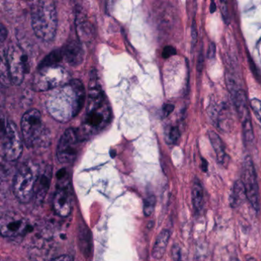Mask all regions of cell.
I'll return each instance as SVG.
<instances>
[{
    "instance_id": "6da1fadb",
    "label": "cell",
    "mask_w": 261,
    "mask_h": 261,
    "mask_svg": "<svg viewBox=\"0 0 261 261\" xmlns=\"http://www.w3.org/2000/svg\"><path fill=\"white\" fill-rule=\"evenodd\" d=\"M111 120V109L106 96L99 85L95 74H91L86 113L79 134L85 141L103 131Z\"/></svg>"
},
{
    "instance_id": "7a4b0ae2",
    "label": "cell",
    "mask_w": 261,
    "mask_h": 261,
    "mask_svg": "<svg viewBox=\"0 0 261 261\" xmlns=\"http://www.w3.org/2000/svg\"><path fill=\"white\" fill-rule=\"evenodd\" d=\"M85 98L86 92L82 82L71 80L51 93L47 99V110L53 118L61 123H66L80 112Z\"/></svg>"
},
{
    "instance_id": "3957f363",
    "label": "cell",
    "mask_w": 261,
    "mask_h": 261,
    "mask_svg": "<svg viewBox=\"0 0 261 261\" xmlns=\"http://www.w3.org/2000/svg\"><path fill=\"white\" fill-rule=\"evenodd\" d=\"M31 20L33 31L39 39L48 42L55 39L58 19L54 2L50 0L33 2Z\"/></svg>"
},
{
    "instance_id": "277c9868",
    "label": "cell",
    "mask_w": 261,
    "mask_h": 261,
    "mask_svg": "<svg viewBox=\"0 0 261 261\" xmlns=\"http://www.w3.org/2000/svg\"><path fill=\"white\" fill-rule=\"evenodd\" d=\"M21 129L27 147L48 146L50 133L45 127L42 114L38 110H30L24 114L21 122Z\"/></svg>"
},
{
    "instance_id": "5b68a950",
    "label": "cell",
    "mask_w": 261,
    "mask_h": 261,
    "mask_svg": "<svg viewBox=\"0 0 261 261\" xmlns=\"http://www.w3.org/2000/svg\"><path fill=\"white\" fill-rule=\"evenodd\" d=\"M68 71L60 65L39 68L33 77V88L36 91H47L64 86L71 82Z\"/></svg>"
},
{
    "instance_id": "8992f818",
    "label": "cell",
    "mask_w": 261,
    "mask_h": 261,
    "mask_svg": "<svg viewBox=\"0 0 261 261\" xmlns=\"http://www.w3.org/2000/svg\"><path fill=\"white\" fill-rule=\"evenodd\" d=\"M2 156L9 162L16 161L22 152V142L16 125L2 117L0 131Z\"/></svg>"
},
{
    "instance_id": "52a82bcc",
    "label": "cell",
    "mask_w": 261,
    "mask_h": 261,
    "mask_svg": "<svg viewBox=\"0 0 261 261\" xmlns=\"http://www.w3.org/2000/svg\"><path fill=\"white\" fill-rule=\"evenodd\" d=\"M38 176L31 164L20 166L13 182V191L16 198L22 203H28L35 195Z\"/></svg>"
},
{
    "instance_id": "ba28073f",
    "label": "cell",
    "mask_w": 261,
    "mask_h": 261,
    "mask_svg": "<svg viewBox=\"0 0 261 261\" xmlns=\"http://www.w3.org/2000/svg\"><path fill=\"white\" fill-rule=\"evenodd\" d=\"M6 54L12 82L19 85L30 71L28 57L23 50L16 45H10L9 49L6 51Z\"/></svg>"
},
{
    "instance_id": "9c48e42d",
    "label": "cell",
    "mask_w": 261,
    "mask_h": 261,
    "mask_svg": "<svg viewBox=\"0 0 261 261\" xmlns=\"http://www.w3.org/2000/svg\"><path fill=\"white\" fill-rule=\"evenodd\" d=\"M83 142L79 129L70 128L64 133L57 147V158L61 163H71L77 158L79 144Z\"/></svg>"
},
{
    "instance_id": "30bf717a",
    "label": "cell",
    "mask_w": 261,
    "mask_h": 261,
    "mask_svg": "<svg viewBox=\"0 0 261 261\" xmlns=\"http://www.w3.org/2000/svg\"><path fill=\"white\" fill-rule=\"evenodd\" d=\"M241 181L245 189L247 199L250 201L253 208L259 212L260 209L259 188L253 161L250 156H247L243 163L242 179Z\"/></svg>"
},
{
    "instance_id": "8fae6325",
    "label": "cell",
    "mask_w": 261,
    "mask_h": 261,
    "mask_svg": "<svg viewBox=\"0 0 261 261\" xmlns=\"http://www.w3.org/2000/svg\"><path fill=\"white\" fill-rule=\"evenodd\" d=\"M27 220L14 212L4 214L0 220V231L3 237L14 238L25 234L28 231Z\"/></svg>"
},
{
    "instance_id": "7c38bea8",
    "label": "cell",
    "mask_w": 261,
    "mask_h": 261,
    "mask_svg": "<svg viewBox=\"0 0 261 261\" xmlns=\"http://www.w3.org/2000/svg\"><path fill=\"white\" fill-rule=\"evenodd\" d=\"M53 209L58 216L66 218L71 212V200L68 188L59 186L53 201Z\"/></svg>"
},
{
    "instance_id": "4fadbf2b",
    "label": "cell",
    "mask_w": 261,
    "mask_h": 261,
    "mask_svg": "<svg viewBox=\"0 0 261 261\" xmlns=\"http://www.w3.org/2000/svg\"><path fill=\"white\" fill-rule=\"evenodd\" d=\"M63 59L71 66H79L84 60L83 47L79 41H71L62 49Z\"/></svg>"
},
{
    "instance_id": "5bb4252c",
    "label": "cell",
    "mask_w": 261,
    "mask_h": 261,
    "mask_svg": "<svg viewBox=\"0 0 261 261\" xmlns=\"http://www.w3.org/2000/svg\"><path fill=\"white\" fill-rule=\"evenodd\" d=\"M53 178V168L51 166H46L43 172L38 176L35 190V198L37 203H42L45 199L51 184Z\"/></svg>"
},
{
    "instance_id": "9a60e30c",
    "label": "cell",
    "mask_w": 261,
    "mask_h": 261,
    "mask_svg": "<svg viewBox=\"0 0 261 261\" xmlns=\"http://www.w3.org/2000/svg\"><path fill=\"white\" fill-rule=\"evenodd\" d=\"M75 24L79 39L83 42L91 41L94 36V27L82 12H77L76 15Z\"/></svg>"
},
{
    "instance_id": "2e32d148",
    "label": "cell",
    "mask_w": 261,
    "mask_h": 261,
    "mask_svg": "<svg viewBox=\"0 0 261 261\" xmlns=\"http://www.w3.org/2000/svg\"><path fill=\"white\" fill-rule=\"evenodd\" d=\"M233 102H234L237 112H238V117H239L241 123L250 120L247 95L243 90L239 89L233 98Z\"/></svg>"
},
{
    "instance_id": "e0dca14e",
    "label": "cell",
    "mask_w": 261,
    "mask_h": 261,
    "mask_svg": "<svg viewBox=\"0 0 261 261\" xmlns=\"http://www.w3.org/2000/svg\"><path fill=\"white\" fill-rule=\"evenodd\" d=\"M169 239H170V232L169 230L165 229L160 232V234L157 236L153 248H152V257L160 259L164 256Z\"/></svg>"
},
{
    "instance_id": "ac0fdd59",
    "label": "cell",
    "mask_w": 261,
    "mask_h": 261,
    "mask_svg": "<svg viewBox=\"0 0 261 261\" xmlns=\"http://www.w3.org/2000/svg\"><path fill=\"white\" fill-rule=\"evenodd\" d=\"M208 137L215 154H216L217 160L220 164H224L227 155H226L225 149H224L222 140L220 138L219 136L214 131H209Z\"/></svg>"
},
{
    "instance_id": "d6986e66",
    "label": "cell",
    "mask_w": 261,
    "mask_h": 261,
    "mask_svg": "<svg viewBox=\"0 0 261 261\" xmlns=\"http://www.w3.org/2000/svg\"><path fill=\"white\" fill-rule=\"evenodd\" d=\"M246 198H247V195H246L244 185L241 180H238L234 183L233 191L230 195V205L233 207H238L244 202Z\"/></svg>"
},
{
    "instance_id": "ffe728a7",
    "label": "cell",
    "mask_w": 261,
    "mask_h": 261,
    "mask_svg": "<svg viewBox=\"0 0 261 261\" xmlns=\"http://www.w3.org/2000/svg\"><path fill=\"white\" fill-rule=\"evenodd\" d=\"M79 244L82 252L85 256L91 253V237L89 229L85 225H81L79 230Z\"/></svg>"
},
{
    "instance_id": "44dd1931",
    "label": "cell",
    "mask_w": 261,
    "mask_h": 261,
    "mask_svg": "<svg viewBox=\"0 0 261 261\" xmlns=\"http://www.w3.org/2000/svg\"><path fill=\"white\" fill-rule=\"evenodd\" d=\"M192 204L196 211L201 210L204 201V191L199 180L194 181L192 188Z\"/></svg>"
},
{
    "instance_id": "7402d4cb",
    "label": "cell",
    "mask_w": 261,
    "mask_h": 261,
    "mask_svg": "<svg viewBox=\"0 0 261 261\" xmlns=\"http://www.w3.org/2000/svg\"><path fill=\"white\" fill-rule=\"evenodd\" d=\"M0 79L3 85H9L12 82L10 77V69H9L8 62H7V54L6 51H2L1 56V65H0Z\"/></svg>"
},
{
    "instance_id": "603a6c76",
    "label": "cell",
    "mask_w": 261,
    "mask_h": 261,
    "mask_svg": "<svg viewBox=\"0 0 261 261\" xmlns=\"http://www.w3.org/2000/svg\"><path fill=\"white\" fill-rule=\"evenodd\" d=\"M63 59V54H62V50H56L50 53L48 56L43 59L39 68H43V67L53 66V65H58V63Z\"/></svg>"
},
{
    "instance_id": "cb8c5ba5",
    "label": "cell",
    "mask_w": 261,
    "mask_h": 261,
    "mask_svg": "<svg viewBox=\"0 0 261 261\" xmlns=\"http://www.w3.org/2000/svg\"><path fill=\"white\" fill-rule=\"evenodd\" d=\"M241 124H242L243 137H244V142L247 144H252L254 140V133H253L251 120L243 122Z\"/></svg>"
},
{
    "instance_id": "d4e9b609",
    "label": "cell",
    "mask_w": 261,
    "mask_h": 261,
    "mask_svg": "<svg viewBox=\"0 0 261 261\" xmlns=\"http://www.w3.org/2000/svg\"><path fill=\"white\" fill-rule=\"evenodd\" d=\"M155 204H156V198L154 195H150L144 200L143 213H144L145 216H150L153 213Z\"/></svg>"
},
{
    "instance_id": "484cf974",
    "label": "cell",
    "mask_w": 261,
    "mask_h": 261,
    "mask_svg": "<svg viewBox=\"0 0 261 261\" xmlns=\"http://www.w3.org/2000/svg\"><path fill=\"white\" fill-rule=\"evenodd\" d=\"M226 82H227V88H228L229 92L231 94V97L234 98L236 96L237 93L239 91V88L237 87L236 81L233 76L230 75V74H227L226 76Z\"/></svg>"
},
{
    "instance_id": "4316f807",
    "label": "cell",
    "mask_w": 261,
    "mask_h": 261,
    "mask_svg": "<svg viewBox=\"0 0 261 261\" xmlns=\"http://www.w3.org/2000/svg\"><path fill=\"white\" fill-rule=\"evenodd\" d=\"M179 137L180 132L177 127H171L166 134V140L170 144L176 143Z\"/></svg>"
},
{
    "instance_id": "83f0119b",
    "label": "cell",
    "mask_w": 261,
    "mask_h": 261,
    "mask_svg": "<svg viewBox=\"0 0 261 261\" xmlns=\"http://www.w3.org/2000/svg\"><path fill=\"white\" fill-rule=\"evenodd\" d=\"M250 107L256 115V118L261 123V100L256 98L252 99L250 100Z\"/></svg>"
},
{
    "instance_id": "f1b7e54d",
    "label": "cell",
    "mask_w": 261,
    "mask_h": 261,
    "mask_svg": "<svg viewBox=\"0 0 261 261\" xmlns=\"http://www.w3.org/2000/svg\"><path fill=\"white\" fill-rule=\"evenodd\" d=\"M220 10H221V15H222L223 19L227 25L230 23V16H229L228 8H227V3L225 1H220Z\"/></svg>"
},
{
    "instance_id": "f546056e",
    "label": "cell",
    "mask_w": 261,
    "mask_h": 261,
    "mask_svg": "<svg viewBox=\"0 0 261 261\" xmlns=\"http://www.w3.org/2000/svg\"><path fill=\"white\" fill-rule=\"evenodd\" d=\"M172 256L174 261H181V251L179 246L175 244L172 248Z\"/></svg>"
},
{
    "instance_id": "4dcf8cb0",
    "label": "cell",
    "mask_w": 261,
    "mask_h": 261,
    "mask_svg": "<svg viewBox=\"0 0 261 261\" xmlns=\"http://www.w3.org/2000/svg\"><path fill=\"white\" fill-rule=\"evenodd\" d=\"M175 54H176V50L174 47L170 46V45L165 47L163 53H162L164 59H169L171 56H175Z\"/></svg>"
},
{
    "instance_id": "1f68e13d",
    "label": "cell",
    "mask_w": 261,
    "mask_h": 261,
    "mask_svg": "<svg viewBox=\"0 0 261 261\" xmlns=\"http://www.w3.org/2000/svg\"><path fill=\"white\" fill-rule=\"evenodd\" d=\"M191 36H192V44L194 45H196L197 41H198V32H197L196 23H195V20L192 22Z\"/></svg>"
},
{
    "instance_id": "d6a6232c",
    "label": "cell",
    "mask_w": 261,
    "mask_h": 261,
    "mask_svg": "<svg viewBox=\"0 0 261 261\" xmlns=\"http://www.w3.org/2000/svg\"><path fill=\"white\" fill-rule=\"evenodd\" d=\"M216 54V46L214 42H211L209 44L208 49H207V58L208 59H213Z\"/></svg>"
},
{
    "instance_id": "836d02e7",
    "label": "cell",
    "mask_w": 261,
    "mask_h": 261,
    "mask_svg": "<svg viewBox=\"0 0 261 261\" xmlns=\"http://www.w3.org/2000/svg\"><path fill=\"white\" fill-rule=\"evenodd\" d=\"M204 56L202 53H200L198 56V62H197V71L199 73L202 71L203 67H204Z\"/></svg>"
},
{
    "instance_id": "e575fe53",
    "label": "cell",
    "mask_w": 261,
    "mask_h": 261,
    "mask_svg": "<svg viewBox=\"0 0 261 261\" xmlns=\"http://www.w3.org/2000/svg\"><path fill=\"white\" fill-rule=\"evenodd\" d=\"M174 108H175V107L172 105H164L163 108V116H164V117L169 116V114L173 111Z\"/></svg>"
},
{
    "instance_id": "d590c367",
    "label": "cell",
    "mask_w": 261,
    "mask_h": 261,
    "mask_svg": "<svg viewBox=\"0 0 261 261\" xmlns=\"http://www.w3.org/2000/svg\"><path fill=\"white\" fill-rule=\"evenodd\" d=\"M50 261H73V258L69 255H62Z\"/></svg>"
},
{
    "instance_id": "8d00e7d4",
    "label": "cell",
    "mask_w": 261,
    "mask_h": 261,
    "mask_svg": "<svg viewBox=\"0 0 261 261\" xmlns=\"http://www.w3.org/2000/svg\"><path fill=\"white\" fill-rule=\"evenodd\" d=\"M7 36V30L5 28L4 25H1V29H0V39H1V42H4Z\"/></svg>"
},
{
    "instance_id": "74e56055",
    "label": "cell",
    "mask_w": 261,
    "mask_h": 261,
    "mask_svg": "<svg viewBox=\"0 0 261 261\" xmlns=\"http://www.w3.org/2000/svg\"><path fill=\"white\" fill-rule=\"evenodd\" d=\"M207 161H206L205 160H204V159H203V160H202V170L204 171V172H207Z\"/></svg>"
},
{
    "instance_id": "f35d334b",
    "label": "cell",
    "mask_w": 261,
    "mask_h": 261,
    "mask_svg": "<svg viewBox=\"0 0 261 261\" xmlns=\"http://www.w3.org/2000/svg\"><path fill=\"white\" fill-rule=\"evenodd\" d=\"M217 7L216 5H215V2H212V4H211V7H210V12L211 13H214L215 12V10H216Z\"/></svg>"
},
{
    "instance_id": "ab89813d",
    "label": "cell",
    "mask_w": 261,
    "mask_h": 261,
    "mask_svg": "<svg viewBox=\"0 0 261 261\" xmlns=\"http://www.w3.org/2000/svg\"><path fill=\"white\" fill-rule=\"evenodd\" d=\"M247 261H256V259H254V258H249L248 259H247Z\"/></svg>"
},
{
    "instance_id": "60d3db41",
    "label": "cell",
    "mask_w": 261,
    "mask_h": 261,
    "mask_svg": "<svg viewBox=\"0 0 261 261\" xmlns=\"http://www.w3.org/2000/svg\"><path fill=\"white\" fill-rule=\"evenodd\" d=\"M231 261H240L238 259H233Z\"/></svg>"
}]
</instances>
